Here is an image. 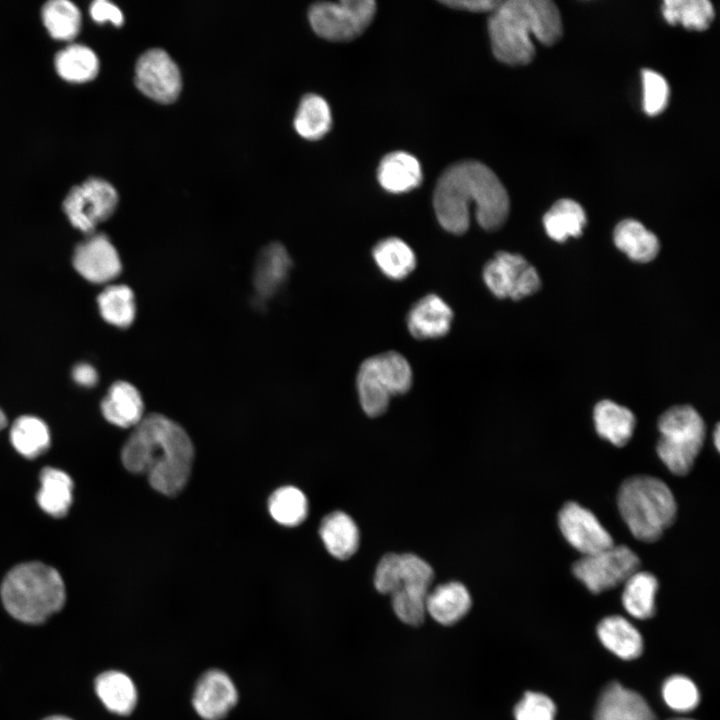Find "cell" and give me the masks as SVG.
<instances>
[{"mask_svg":"<svg viewBox=\"0 0 720 720\" xmlns=\"http://www.w3.org/2000/svg\"><path fill=\"white\" fill-rule=\"evenodd\" d=\"M376 3L372 0L318 2L308 12L313 30L331 41H350L361 35L373 20Z\"/></svg>","mask_w":720,"mask_h":720,"instance_id":"cell-8","label":"cell"},{"mask_svg":"<svg viewBox=\"0 0 720 720\" xmlns=\"http://www.w3.org/2000/svg\"><path fill=\"white\" fill-rule=\"evenodd\" d=\"M7 425V419L5 413L0 408V431L4 429Z\"/></svg>","mask_w":720,"mask_h":720,"instance_id":"cell-48","label":"cell"},{"mask_svg":"<svg viewBox=\"0 0 720 720\" xmlns=\"http://www.w3.org/2000/svg\"><path fill=\"white\" fill-rule=\"evenodd\" d=\"M374 586L382 594L392 595L401 588L400 554L387 553L377 564Z\"/></svg>","mask_w":720,"mask_h":720,"instance_id":"cell-43","label":"cell"},{"mask_svg":"<svg viewBox=\"0 0 720 720\" xmlns=\"http://www.w3.org/2000/svg\"><path fill=\"white\" fill-rule=\"evenodd\" d=\"M377 177L380 185L391 193H404L417 188L422 182L418 160L409 153L397 151L386 155L379 164Z\"/></svg>","mask_w":720,"mask_h":720,"instance_id":"cell-22","label":"cell"},{"mask_svg":"<svg viewBox=\"0 0 720 720\" xmlns=\"http://www.w3.org/2000/svg\"><path fill=\"white\" fill-rule=\"evenodd\" d=\"M72 376L78 384L86 387L95 385L98 379L96 370L89 364H79L74 367Z\"/></svg>","mask_w":720,"mask_h":720,"instance_id":"cell-46","label":"cell"},{"mask_svg":"<svg viewBox=\"0 0 720 720\" xmlns=\"http://www.w3.org/2000/svg\"><path fill=\"white\" fill-rule=\"evenodd\" d=\"M10 441L19 454L33 459L48 450L50 432L45 422L38 417L24 415L13 422Z\"/></svg>","mask_w":720,"mask_h":720,"instance_id":"cell-32","label":"cell"},{"mask_svg":"<svg viewBox=\"0 0 720 720\" xmlns=\"http://www.w3.org/2000/svg\"><path fill=\"white\" fill-rule=\"evenodd\" d=\"M585 224L584 209L572 199L558 200L543 217L547 235L557 242L580 236Z\"/></svg>","mask_w":720,"mask_h":720,"instance_id":"cell-31","label":"cell"},{"mask_svg":"<svg viewBox=\"0 0 720 720\" xmlns=\"http://www.w3.org/2000/svg\"><path fill=\"white\" fill-rule=\"evenodd\" d=\"M97 302L101 316L111 325L126 328L135 319L134 293L126 285L108 286L99 294Z\"/></svg>","mask_w":720,"mask_h":720,"instance_id":"cell-35","label":"cell"},{"mask_svg":"<svg viewBox=\"0 0 720 720\" xmlns=\"http://www.w3.org/2000/svg\"><path fill=\"white\" fill-rule=\"evenodd\" d=\"M487 288L498 298L520 300L537 292L539 274L523 256L500 251L483 268Z\"/></svg>","mask_w":720,"mask_h":720,"instance_id":"cell-11","label":"cell"},{"mask_svg":"<svg viewBox=\"0 0 720 720\" xmlns=\"http://www.w3.org/2000/svg\"><path fill=\"white\" fill-rule=\"evenodd\" d=\"M238 691L229 675L220 669H210L197 681L192 706L204 720H221L237 704Z\"/></svg>","mask_w":720,"mask_h":720,"instance_id":"cell-14","label":"cell"},{"mask_svg":"<svg viewBox=\"0 0 720 720\" xmlns=\"http://www.w3.org/2000/svg\"><path fill=\"white\" fill-rule=\"evenodd\" d=\"M43 720H72V719L69 717L63 716V715H53V716H49Z\"/></svg>","mask_w":720,"mask_h":720,"instance_id":"cell-49","label":"cell"},{"mask_svg":"<svg viewBox=\"0 0 720 720\" xmlns=\"http://www.w3.org/2000/svg\"><path fill=\"white\" fill-rule=\"evenodd\" d=\"M116 189L106 180L91 177L74 186L63 201V210L78 230L92 234L118 205Z\"/></svg>","mask_w":720,"mask_h":720,"instance_id":"cell-10","label":"cell"},{"mask_svg":"<svg viewBox=\"0 0 720 720\" xmlns=\"http://www.w3.org/2000/svg\"><path fill=\"white\" fill-rule=\"evenodd\" d=\"M58 75L71 83L93 80L99 72V59L88 46L71 44L59 51L54 60Z\"/></svg>","mask_w":720,"mask_h":720,"instance_id":"cell-30","label":"cell"},{"mask_svg":"<svg viewBox=\"0 0 720 720\" xmlns=\"http://www.w3.org/2000/svg\"><path fill=\"white\" fill-rule=\"evenodd\" d=\"M331 123V111L324 98L316 94L302 98L294 119L295 130L300 136L318 140L328 133Z\"/></svg>","mask_w":720,"mask_h":720,"instance_id":"cell-33","label":"cell"},{"mask_svg":"<svg viewBox=\"0 0 720 720\" xmlns=\"http://www.w3.org/2000/svg\"><path fill=\"white\" fill-rule=\"evenodd\" d=\"M657 578L646 571L637 570L625 582L622 604L629 615L636 619L651 618L656 611Z\"/></svg>","mask_w":720,"mask_h":720,"instance_id":"cell-29","label":"cell"},{"mask_svg":"<svg viewBox=\"0 0 720 720\" xmlns=\"http://www.w3.org/2000/svg\"><path fill=\"white\" fill-rule=\"evenodd\" d=\"M411 385V366L403 355L395 351L363 361L356 379L361 407L370 417L382 415L388 408L390 398L406 393Z\"/></svg>","mask_w":720,"mask_h":720,"instance_id":"cell-7","label":"cell"},{"mask_svg":"<svg viewBox=\"0 0 720 720\" xmlns=\"http://www.w3.org/2000/svg\"><path fill=\"white\" fill-rule=\"evenodd\" d=\"M595 428L599 436L622 447L631 439L636 424L634 414L611 400H602L594 407Z\"/></svg>","mask_w":720,"mask_h":720,"instance_id":"cell-26","label":"cell"},{"mask_svg":"<svg viewBox=\"0 0 720 720\" xmlns=\"http://www.w3.org/2000/svg\"><path fill=\"white\" fill-rule=\"evenodd\" d=\"M319 534L327 551L339 560L352 557L359 548L360 532L355 521L343 511L323 518Z\"/></svg>","mask_w":720,"mask_h":720,"instance_id":"cell-21","label":"cell"},{"mask_svg":"<svg viewBox=\"0 0 720 720\" xmlns=\"http://www.w3.org/2000/svg\"><path fill=\"white\" fill-rule=\"evenodd\" d=\"M1 599L6 611L27 624H40L63 607L65 585L59 572L41 562H25L4 577Z\"/></svg>","mask_w":720,"mask_h":720,"instance_id":"cell-4","label":"cell"},{"mask_svg":"<svg viewBox=\"0 0 720 720\" xmlns=\"http://www.w3.org/2000/svg\"><path fill=\"white\" fill-rule=\"evenodd\" d=\"M287 250L279 243L265 247L260 253L254 271V288L258 296H272L286 281L291 267Z\"/></svg>","mask_w":720,"mask_h":720,"instance_id":"cell-23","label":"cell"},{"mask_svg":"<svg viewBox=\"0 0 720 720\" xmlns=\"http://www.w3.org/2000/svg\"><path fill=\"white\" fill-rule=\"evenodd\" d=\"M392 608L403 623L411 626L422 624L426 616V596L400 588L392 595Z\"/></svg>","mask_w":720,"mask_h":720,"instance_id":"cell-40","label":"cell"},{"mask_svg":"<svg viewBox=\"0 0 720 720\" xmlns=\"http://www.w3.org/2000/svg\"><path fill=\"white\" fill-rule=\"evenodd\" d=\"M657 454L668 470L678 476L690 472L705 438V424L689 405L666 410L658 420Z\"/></svg>","mask_w":720,"mask_h":720,"instance_id":"cell-6","label":"cell"},{"mask_svg":"<svg viewBox=\"0 0 720 720\" xmlns=\"http://www.w3.org/2000/svg\"><path fill=\"white\" fill-rule=\"evenodd\" d=\"M643 80V107L645 112L654 116L661 113L668 102L669 86L659 73L646 69L642 72Z\"/></svg>","mask_w":720,"mask_h":720,"instance_id":"cell-42","label":"cell"},{"mask_svg":"<svg viewBox=\"0 0 720 720\" xmlns=\"http://www.w3.org/2000/svg\"><path fill=\"white\" fill-rule=\"evenodd\" d=\"M502 1L497 0H454V1H443L442 3L453 9L465 10L469 12H494Z\"/></svg>","mask_w":720,"mask_h":720,"instance_id":"cell-45","label":"cell"},{"mask_svg":"<svg viewBox=\"0 0 720 720\" xmlns=\"http://www.w3.org/2000/svg\"><path fill=\"white\" fill-rule=\"evenodd\" d=\"M596 631L602 645L615 656L633 660L642 654V635L625 617L607 616L599 622Z\"/></svg>","mask_w":720,"mask_h":720,"instance_id":"cell-20","label":"cell"},{"mask_svg":"<svg viewBox=\"0 0 720 720\" xmlns=\"http://www.w3.org/2000/svg\"><path fill=\"white\" fill-rule=\"evenodd\" d=\"M515 720H554L553 700L540 692L527 691L514 707Z\"/></svg>","mask_w":720,"mask_h":720,"instance_id":"cell-41","label":"cell"},{"mask_svg":"<svg viewBox=\"0 0 720 720\" xmlns=\"http://www.w3.org/2000/svg\"><path fill=\"white\" fill-rule=\"evenodd\" d=\"M194 448L186 431L161 414H149L135 426L124 444V467L146 474L150 485L165 495H175L188 481Z\"/></svg>","mask_w":720,"mask_h":720,"instance_id":"cell-2","label":"cell"},{"mask_svg":"<svg viewBox=\"0 0 720 720\" xmlns=\"http://www.w3.org/2000/svg\"><path fill=\"white\" fill-rule=\"evenodd\" d=\"M44 26L52 38L61 41L73 40L81 29V13L68 0H51L41 9Z\"/></svg>","mask_w":720,"mask_h":720,"instance_id":"cell-34","label":"cell"},{"mask_svg":"<svg viewBox=\"0 0 720 720\" xmlns=\"http://www.w3.org/2000/svg\"><path fill=\"white\" fill-rule=\"evenodd\" d=\"M639 566L640 559L634 551L625 545H613L581 557L572 570L589 591L600 593L624 583Z\"/></svg>","mask_w":720,"mask_h":720,"instance_id":"cell-9","label":"cell"},{"mask_svg":"<svg viewBox=\"0 0 720 720\" xmlns=\"http://www.w3.org/2000/svg\"><path fill=\"white\" fill-rule=\"evenodd\" d=\"M434 210L440 225L453 234H463L475 208L478 224L487 231L499 229L509 214V197L496 174L477 161L449 167L437 182Z\"/></svg>","mask_w":720,"mask_h":720,"instance_id":"cell-1","label":"cell"},{"mask_svg":"<svg viewBox=\"0 0 720 720\" xmlns=\"http://www.w3.org/2000/svg\"><path fill=\"white\" fill-rule=\"evenodd\" d=\"M268 509L279 524L294 527L301 524L308 513L305 494L296 487L285 486L277 489L269 498Z\"/></svg>","mask_w":720,"mask_h":720,"instance_id":"cell-37","label":"cell"},{"mask_svg":"<svg viewBox=\"0 0 720 720\" xmlns=\"http://www.w3.org/2000/svg\"><path fill=\"white\" fill-rule=\"evenodd\" d=\"M613 240L631 260L641 263L653 260L660 249L656 235L634 219L619 222L614 229Z\"/></svg>","mask_w":720,"mask_h":720,"instance_id":"cell-27","label":"cell"},{"mask_svg":"<svg viewBox=\"0 0 720 720\" xmlns=\"http://www.w3.org/2000/svg\"><path fill=\"white\" fill-rule=\"evenodd\" d=\"M372 257L379 270L389 279L403 280L416 267V255L402 239L389 237L379 241L372 250Z\"/></svg>","mask_w":720,"mask_h":720,"instance_id":"cell-28","label":"cell"},{"mask_svg":"<svg viewBox=\"0 0 720 720\" xmlns=\"http://www.w3.org/2000/svg\"><path fill=\"white\" fill-rule=\"evenodd\" d=\"M101 411L111 424L122 428L135 427L144 417V404L135 386L118 381L111 385L102 400Z\"/></svg>","mask_w":720,"mask_h":720,"instance_id":"cell-19","label":"cell"},{"mask_svg":"<svg viewBox=\"0 0 720 720\" xmlns=\"http://www.w3.org/2000/svg\"><path fill=\"white\" fill-rule=\"evenodd\" d=\"M39 507L54 518L64 517L73 501V481L64 471L45 467L40 473L36 496Z\"/></svg>","mask_w":720,"mask_h":720,"instance_id":"cell-25","label":"cell"},{"mask_svg":"<svg viewBox=\"0 0 720 720\" xmlns=\"http://www.w3.org/2000/svg\"><path fill=\"white\" fill-rule=\"evenodd\" d=\"M95 692L102 704L112 713L130 714L137 704V689L132 679L125 673L109 670L101 673L95 680Z\"/></svg>","mask_w":720,"mask_h":720,"instance_id":"cell-24","label":"cell"},{"mask_svg":"<svg viewBox=\"0 0 720 720\" xmlns=\"http://www.w3.org/2000/svg\"><path fill=\"white\" fill-rule=\"evenodd\" d=\"M425 605L426 613L437 623L450 626L456 624L469 612L472 599L465 585L452 581L429 590Z\"/></svg>","mask_w":720,"mask_h":720,"instance_id":"cell-18","label":"cell"},{"mask_svg":"<svg viewBox=\"0 0 720 720\" xmlns=\"http://www.w3.org/2000/svg\"><path fill=\"white\" fill-rule=\"evenodd\" d=\"M713 438H714V445H715L716 449L719 451V448H720V428H719V425H717L716 428H715V430H714Z\"/></svg>","mask_w":720,"mask_h":720,"instance_id":"cell-47","label":"cell"},{"mask_svg":"<svg viewBox=\"0 0 720 720\" xmlns=\"http://www.w3.org/2000/svg\"><path fill=\"white\" fill-rule=\"evenodd\" d=\"M135 84L150 99L174 102L182 88L180 70L170 55L160 48L147 50L136 62Z\"/></svg>","mask_w":720,"mask_h":720,"instance_id":"cell-12","label":"cell"},{"mask_svg":"<svg viewBox=\"0 0 720 720\" xmlns=\"http://www.w3.org/2000/svg\"><path fill=\"white\" fill-rule=\"evenodd\" d=\"M594 719L657 720L642 695L618 682H611L602 691L595 707Z\"/></svg>","mask_w":720,"mask_h":720,"instance_id":"cell-16","label":"cell"},{"mask_svg":"<svg viewBox=\"0 0 720 720\" xmlns=\"http://www.w3.org/2000/svg\"><path fill=\"white\" fill-rule=\"evenodd\" d=\"M617 502L630 532L643 542L657 541L676 518L674 495L656 477L636 475L626 479L618 491Z\"/></svg>","mask_w":720,"mask_h":720,"instance_id":"cell-5","label":"cell"},{"mask_svg":"<svg viewBox=\"0 0 720 720\" xmlns=\"http://www.w3.org/2000/svg\"><path fill=\"white\" fill-rule=\"evenodd\" d=\"M401 588L426 596L434 578L433 568L421 557L400 554Z\"/></svg>","mask_w":720,"mask_h":720,"instance_id":"cell-39","label":"cell"},{"mask_svg":"<svg viewBox=\"0 0 720 720\" xmlns=\"http://www.w3.org/2000/svg\"><path fill=\"white\" fill-rule=\"evenodd\" d=\"M662 12L669 24L698 31L707 29L714 18L713 5L707 0H666Z\"/></svg>","mask_w":720,"mask_h":720,"instance_id":"cell-36","label":"cell"},{"mask_svg":"<svg viewBox=\"0 0 720 720\" xmlns=\"http://www.w3.org/2000/svg\"><path fill=\"white\" fill-rule=\"evenodd\" d=\"M453 321V311L438 295L428 294L409 310L407 327L417 339H434L445 336Z\"/></svg>","mask_w":720,"mask_h":720,"instance_id":"cell-17","label":"cell"},{"mask_svg":"<svg viewBox=\"0 0 720 720\" xmlns=\"http://www.w3.org/2000/svg\"><path fill=\"white\" fill-rule=\"evenodd\" d=\"M488 30L494 56L508 65L532 61V38L544 45L555 44L562 35L557 6L550 0L502 1L491 13Z\"/></svg>","mask_w":720,"mask_h":720,"instance_id":"cell-3","label":"cell"},{"mask_svg":"<svg viewBox=\"0 0 720 720\" xmlns=\"http://www.w3.org/2000/svg\"><path fill=\"white\" fill-rule=\"evenodd\" d=\"M89 11L91 18L97 23L110 22L119 27L124 22V16L119 7L107 0L94 1Z\"/></svg>","mask_w":720,"mask_h":720,"instance_id":"cell-44","label":"cell"},{"mask_svg":"<svg viewBox=\"0 0 720 720\" xmlns=\"http://www.w3.org/2000/svg\"><path fill=\"white\" fill-rule=\"evenodd\" d=\"M661 695L666 706L678 713H689L697 708L700 692L687 676L676 674L668 677L662 685Z\"/></svg>","mask_w":720,"mask_h":720,"instance_id":"cell-38","label":"cell"},{"mask_svg":"<svg viewBox=\"0 0 720 720\" xmlns=\"http://www.w3.org/2000/svg\"><path fill=\"white\" fill-rule=\"evenodd\" d=\"M77 272L93 283H105L121 272L119 254L105 234L92 233L79 243L73 254Z\"/></svg>","mask_w":720,"mask_h":720,"instance_id":"cell-15","label":"cell"},{"mask_svg":"<svg viewBox=\"0 0 720 720\" xmlns=\"http://www.w3.org/2000/svg\"><path fill=\"white\" fill-rule=\"evenodd\" d=\"M558 523L568 543L583 556L614 545L611 535L593 512L576 502H568L561 508Z\"/></svg>","mask_w":720,"mask_h":720,"instance_id":"cell-13","label":"cell"},{"mask_svg":"<svg viewBox=\"0 0 720 720\" xmlns=\"http://www.w3.org/2000/svg\"><path fill=\"white\" fill-rule=\"evenodd\" d=\"M668 720H695V719L686 718V717H677V718H672V719H668Z\"/></svg>","mask_w":720,"mask_h":720,"instance_id":"cell-50","label":"cell"}]
</instances>
